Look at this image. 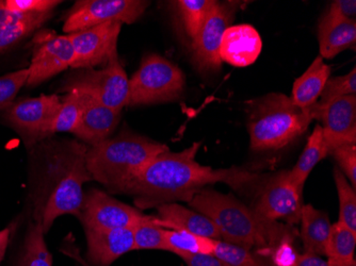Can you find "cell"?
I'll return each mask as SVG.
<instances>
[{
	"label": "cell",
	"instance_id": "obj_1",
	"mask_svg": "<svg viewBox=\"0 0 356 266\" xmlns=\"http://www.w3.org/2000/svg\"><path fill=\"white\" fill-rule=\"evenodd\" d=\"M200 147L199 142L179 153L168 149L159 153L128 182L121 193L133 195L140 209H149L177 201L189 203L207 185L219 182L238 190L257 181V174L245 169L202 165L195 159Z\"/></svg>",
	"mask_w": 356,
	"mask_h": 266
},
{
	"label": "cell",
	"instance_id": "obj_2",
	"mask_svg": "<svg viewBox=\"0 0 356 266\" xmlns=\"http://www.w3.org/2000/svg\"><path fill=\"white\" fill-rule=\"evenodd\" d=\"M87 151L85 144L71 141L58 144L46 153L33 201L35 222L45 235L60 216L79 217L85 199L83 185L92 180Z\"/></svg>",
	"mask_w": 356,
	"mask_h": 266
},
{
	"label": "cell",
	"instance_id": "obj_3",
	"mask_svg": "<svg viewBox=\"0 0 356 266\" xmlns=\"http://www.w3.org/2000/svg\"><path fill=\"white\" fill-rule=\"evenodd\" d=\"M188 205L215 224L222 241L255 249L264 258L284 237L296 233L293 226L261 219L232 194L208 188L195 194Z\"/></svg>",
	"mask_w": 356,
	"mask_h": 266
},
{
	"label": "cell",
	"instance_id": "obj_4",
	"mask_svg": "<svg viewBox=\"0 0 356 266\" xmlns=\"http://www.w3.org/2000/svg\"><path fill=\"white\" fill-rule=\"evenodd\" d=\"M168 149L149 138L123 132L88 148L86 160L92 180L110 192L121 193L144 166Z\"/></svg>",
	"mask_w": 356,
	"mask_h": 266
},
{
	"label": "cell",
	"instance_id": "obj_5",
	"mask_svg": "<svg viewBox=\"0 0 356 266\" xmlns=\"http://www.w3.org/2000/svg\"><path fill=\"white\" fill-rule=\"evenodd\" d=\"M248 105L250 145L256 151L286 147L301 137L315 119L312 107H299L285 94H268Z\"/></svg>",
	"mask_w": 356,
	"mask_h": 266
},
{
	"label": "cell",
	"instance_id": "obj_6",
	"mask_svg": "<svg viewBox=\"0 0 356 266\" xmlns=\"http://www.w3.org/2000/svg\"><path fill=\"white\" fill-rule=\"evenodd\" d=\"M185 75L173 62L161 56H147L129 79L128 107L168 103L181 97Z\"/></svg>",
	"mask_w": 356,
	"mask_h": 266
},
{
	"label": "cell",
	"instance_id": "obj_7",
	"mask_svg": "<svg viewBox=\"0 0 356 266\" xmlns=\"http://www.w3.org/2000/svg\"><path fill=\"white\" fill-rule=\"evenodd\" d=\"M63 91H77L90 96L110 109L122 112L127 106L129 79L120 60L101 69H86L69 78Z\"/></svg>",
	"mask_w": 356,
	"mask_h": 266
},
{
	"label": "cell",
	"instance_id": "obj_8",
	"mask_svg": "<svg viewBox=\"0 0 356 266\" xmlns=\"http://www.w3.org/2000/svg\"><path fill=\"white\" fill-rule=\"evenodd\" d=\"M149 1L143 0H83L67 13L63 30L69 35L109 22L133 24L143 15Z\"/></svg>",
	"mask_w": 356,
	"mask_h": 266
},
{
	"label": "cell",
	"instance_id": "obj_9",
	"mask_svg": "<svg viewBox=\"0 0 356 266\" xmlns=\"http://www.w3.org/2000/svg\"><path fill=\"white\" fill-rule=\"evenodd\" d=\"M302 190L290 179L289 171L280 172L266 182L252 209L261 219L293 227L301 219Z\"/></svg>",
	"mask_w": 356,
	"mask_h": 266
},
{
	"label": "cell",
	"instance_id": "obj_10",
	"mask_svg": "<svg viewBox=\"0 0 356 266\" xmlns=\"http://www.w3.org/2000/svg\"><path fill=\"white\" fill-rule=\"evenodd\" d=\"M61 107L57 95H41L14 101L3 108V117L23 137L27 147L45 139L48 126Z\"/></svg>",
	"mask_w": 356,
	"mask_h": 266
},
{
	"label": "cell",
	"instance_id": "obj_11",
	"mask_svg": "<svg viewBox=\"0 0 356 266\" xmlns=\"http://www.w3.org/2000/svg\"><path fill=\"white\" fill-rule=\"evenodd\" d=\"M123 24L109 22L69 35L75 60L72 69H91L119 59L118 41Z\"/></svg>",
	"mask_w": 356,
	"mask_h": 266
},
{
	"label": "cell",
	"instance_id": "obj_12",
	"mask_svg": "<svg viewBox=\"0 0 356 266\" xmlns=\"http://www.w3.org/2000/svg\"><path fill=\"white\" fill-rule=\"evenodd\" d=\"M75 53L69 35H59L51 30L38 32L33 39V55L28 71L27 87L41 85L49 78L72 67Z\"/></svg>",
	"mask_w": 356,
	"mask_h": 266
},
{
	"label": "cell",
	"instance_id": "obj_13",
	"mask_svg": "<svg viewBox=\"0 0 356 266\" xmlns=\"http://www.w3.org/2000/svg\"><path fill=\"white\" fill-rule=\"evenodd\" d=\"M144 214L101 190L93 189L85 195L78 219L85 229L110 230L134 227Z\"/></svg>",
	"mask_w": 356,
	"mask_h": 266
},
{
	"label": "cell",
	"instance_id": "obj_14",
	"mask_svg": "<svg viewBox=\"0 0 356 266\" xmlns=\"http://www.w3.org/2000/svg\"><path fill=\"white\" fill-rule=\"evenodd\" d=\"M235 10L229 3L216 1L199 35L191 43L192 58L200 71L219 72L222 61L220 58L222 38L231 27Z\"/></svg>",
	"mask_w": 356,
	"mask_h": 266
},
{
	"label": "cell",
	"instance_id": "obj_15",
	"mask_svg": "<svg viewBox=\"0 0 356 266\" xmlns=\"http://www.w3.org/2000/svg\"><path fill=\"white\" fill-rule=\"evenodd\" d=\"M312 109L314 117L323 124L322 133L329 153L338 146L356 144V95L337 98Z\"/></svg>",
	"mask_w": 356,
	"mask_h": 266
},
{
	"label": "cell",
	"instance_id": "obj_16",
	"mask_svg": "<svg viewBox=\"0 0 356 266\" xmlns=\"http://www.w3.org/2000/svg\"><path fill=\"white\" fill-rule=\"evenodd\" d=\"M120 119L121 112L110 109L94 98L81 94V114L73 133L80 141L96 145L109 139Z\"/></svg>",
	"mask_w": 356,
	"mask_h": 266
},
{
	"label": "cell",
	"instance_id": "obj_17",
	"mask_svg": "<svg viewBox=\"0 0 356 266\" xmlns=\"http://www.w3.org/2000/svg\"><path fill=\"white\" fill-rule=\"evenodd\" d=\"M263 41L257 30L248 24L231 26L222 38L220 58L222 62L235 66L247 67L252 65L261 55Z\"/></svg>",
	"mask_w": 356,
	"mask_h": 266
},
{
	"label": "cell",
	"instance_id": "obj_18",
	"mask_svg": "<svg viewBox=\"0 0 356 266\" xmlns=\"http://www.w3.org/2000/svg\"><path fill=\"white\" fill-rule=\"evenodd\" d=\"M88 259L95 266H110L125 253L133 251L134 227L121 229H85Z\"/></svg>",
	"mask_w": 356,
	"mask_h": 266
},
{
	"label": "cell",
	"instance_id": "obj_19",
	"mask_svg": "<svg viewBox=\"0 0 356 266\" xmlns=\"http://www.w3.org/2000/svg\"><path fill=\"white\" fill-rule=\"evenodd\" d=\"M154 221L160 227L177 231L189 232L200 237L221 240L219 230L207 216L184 207L178 203H165L156 208Z\"/></svg>",
	"mask_w": 356,
	"mask_h": 266
},
{
	"label": "cell",
	"instance_id": "obj_20",
	"mask_svg": "<svg viewBox=\"0 0 356 266\" xmlns=\"http://www.w3.org/2000/svg\"><path fill=\"white\" fill-rule=\"evenodd\" d=\"M318 41L322 59H333L346 49H354L356 22L337 19L325 12L318 23Z\"/></svg>",
	"mask_w": 356,
	"mask_h": 266
},
{
	"label": "cell",
	"instance_id": "obj_21",
	"mask_svg": "<svg viewBox=\"0 0 356 266\" xmlns=\"http://www.w3.org/2000/svg\"><path fill=\"white\" fill-rule=\"evenodd\" d=\"M300 224V237L303 243L304 253L327 257L332 230L327 212L316 209L312 205L303 206Z\"/></svg>",
	"mask_w": 356,
	"mask_h": 266
},
{
	"label": "cell",
	"instance_id": "obj_22",
	"mask_svg": "<svg viewBox=\"0 0 356 266\" xmlns=\"http://www.w3.org/2000/svg\"><path fill=\"white\" fill-rule=\"evenodd\" d=\"M332 67L318 56L305 73L296 80L291 99L301 108H311L317 103L322 90L330 79Z\"/></svg>",
	"mask_w": 356,
	"mask_h": 266
},
{
	"label": "cell",
	"instance_id": "obj_23",
	"mask_svg": "<svg viewBox=\"0 0 356 266\" xmlns=\"http://www.w3.org/2000/svg\"><path fill=\"white\" fill-rule=\"evenodd\" d=\"M329 155L321 126L317 125L311 137L307 140L303 153L300 156L296 165L289 171L290 179L298 187L303 189L304 183L309 178L315 166Z\"/></svg>",
	"mask_w": 356,
	"mask_h": 266
},
{
	"label": "cell",
	"instance_id": "obj_24",
	"mask_svg": "<svg viewBox=\"0 0 356 266\" xmlns=\"http://www.w3.org/2000/svg\"><path fill=\"white\" fill-rule=\"evenodd\" d=\"M44 235L40 224L35 222L29 226L17 266H53V257Z\"/></svg>",
	"mask_w": 356,
	"mask_h": 266
},
{
	"label": "cell",
	"instance_id": "obj_25",
	"mask_svg": "<svg viewBox=\"0 0 356 266\" xmlns=\"http://www.w3.org/2000/svg\"><path fill=\"white\" fill-rule=\"evenodd\" d=\"M356 232L341 223L332 225L327 244V258L330 266L341 265L355 259Z\"/></svg>",
	"mask_w": 356,
	"mask_h": 266
},
{
	"label": "cell",
	"instance_id": "obj_26",
	"mask_svg": "<svg viewBox=\"0 0 356 266\" xmlns=\"http://www.w3.org/2000/svg\"><path fill=\"white\" fill-rule=\"evenodd\" d=\"M216 1L213 0H179L176 1L178 16L186 35L192 42L201 31Z\"/></svg>",
	"mask_w": 356,
	"mask_h": 266
},
{
	"label": "cell",
	"instance_id": "obj_27",
	"mask_svg": "<svg viewBox=\"0 0 356 266\" xmlns=\"http://www.w3.org/2000/svg\"><path fill=\"white\" fill-rule=\"evenodd\" d=\"M168 251L176 253L179 257L188 255L207 253L213 255L216 240L177 230L165 229Z\"/></svg>",
	"mask_w": 356,
	"mask_h": 266
},
{
	"label": "cell",
	"instance_id": "obj_28",
	"mask_svg": "<svg viewBox=\"0 0 356 266\" xmlns=\"http://www.w3.org/2000/svg\"><path fill=\"white\" fill-rule=\"evenodd\" d=\"M133 251H168L165 229L154 221V215H144L134 226Z\"/></svg>",
	"mask_w": 356,
	"mask_h": 266
},
{
	"label": "cell",
	"instance_id": "obj_29",
	"mask_svg": "<svg viewBox=\"0 0 356 266\" xmlns=\"http://www.w3.org/2000/svg\"><path fill=\"white\" fill-rule=\"evenodd\" d=\"M81 114V94L77 91H69L61 101V107L48 126L46 138L59 132H71L77 127Z\"/></svg>",
	"mask_w": 356,
	"mask_h": 266
},
{
	"label": "cell",
	"instance_id": "obj_30",
	"mask_svg": "<svg viewBox=\"0 0 356 266\" xmlns=\"http://www.w3.org/2000/svg\"><path fill=\"white\" fill-rule=\"evenodd\" d=\"M213 255L231 266H270L268 260L255 251L222 240H216Z\"/></svg>",
	"mask_w": 356,
	"mask_h": 266
},
{
	"label": "cell",
	"instance_id": "obj_31",
	"mask_svg": "<svg viewBox=\"0 0 356 266\" xmlns=\"http://www.w3.org/2000/svg\"><path fill=\"white\" fill-rule=\"evenodd\" d=\"M334 180L339 199V221L352 231L356 232V192L341 169H334Z\"/></svg>",
	"mask_w": 356,
	"mask_h": 266
},
{
	"label": "cell",
	"instance_id": "obj_32",
	"mask_svg": "<svg viewBox=\"0 0 356 266\" xmlns=\"http://www.w3.org/2000/svg\"><path fill=\"white\" fill-rule=\"evenodd\" d=\"M53 13L41 14L29 21L14 24H0V53L19 43L32 32L41 28Z\"/></svg>",
	"mask_w": 356,
	"mask_h": 266
},
{
	"label": "cell",
	"instance_id": "obj_33",
	"mask_svg": "<svg viewBox=\"0 0 356 266\" xmlns=\"http://www.w3.org/2000/svg\"><path fill=\"white\" fill-rule=\"evenodd\" d=\"M356 95V69L354 66L351 72L339 77L330 78L322 90L321 95L314 108L323 107L330 101L346 96Z\"/></svg>",
	"mask_w": 356,
	"mask_h": 266
},
{
	"label": "cell",
	"instance_id": "obj_34",
	"mask_svg": "<svg viewBox=\"0 0 356 266\" xmlns=\"http://www.w3.org/2000/svg\"><path fill=\"white\" fill-rule=\"evenodd\" d=\"M28 77V69H19L0 77V109L14 103L22 88L27 83Z\"/></svg>",
	"mask_w": 356,
	"mask_h": 266
},
{
	"label": "cell",
	"instance_id": "obj_35",
	"mask_svg": "<svg viewBox=\"0 0 356 266\" xmlns=\"http://www.w3.org/2000/svg\"><path fill=\"white\" fill-rule=\"evenodd\" d=\"M295 233L284 237L268 253L270 266H297L300 253L293 246Z\"/></svg>",
	"mask_w": 356,
	"mask_h": 266
},
{
	"label": "cell",
	"instance_id": "obj_36",
	"mask_svg": "<svg viewBox=\"0 0 356 266\" xmlns=\"http://www.w3.org/2000/svg\"><path fill=\"white\" fill-rule=\"evenodd\" d=\"M346 176L350 185L356 190V144H345L330 151Z\"/></svg>",
	"mask_w": 356,
	"mask_h": 266
},
{
	"label": "cell",
	"instance_id": "obj_37",
	"mask_svg": "<svg viewBox=\"0 0 356 266\" xmlns=\"http://www.w3.org/2000/svg\"><path fill=\"white\" fill-rule=\"evenodd\" d=\"M1 3L10 11L19 13L45 14L53 13L54 9L59 5L58 0H1Z\"/></svg>",
	"mask_w": 356,
	"mask_h": 266
},
{
	"label": "cell",
	"instance_id": "obj_38",
	"mask_svg": "<svg viewBox=\"0 0 356 266\" xmlns=\"http://www.w3.org/2000/svg\"><path fill=\"white\" fill-rule=\"evenodd\" d=\"M327 13L337 19L356 22L355 0H335L330 6Z\"/></svg>",
	"mask_w": 356,
	"mask_h": 266
},
{
	"label": "cell",
	"instance_id": "obj_39",
	"mask_svg": "<svg viewBox=\"0 0 356 266\" xmlns=\"http://www.w3.org/2000/svg\"><path fill=\"white\" fill-rule=\"evenodd\" d=\"M181 258L187 266H231L216 257L215 255H207V253L183 256Z\"/></svg>",
	"mask_w": 356,
	"mask_h": 266
},
{
	"label": "cell",
	"instance_id": "obj_40",
	"mask_svg": "<svg viewBox=\"0 0 356 266\" xmlns=\"http://www.w3.org/2000/svg\"><path fill=\"white\" fill-rule=\"evenodd\" d=\"M297 266H330L327 260L323 259L321 256L313 253H304L299 256Z\"/></svg>",
	"mask_w": 356,
	"mask_h": 266
},
{
	"label": "cell",
	"instance_id": "obj_41",
	"mask_svg": "<svg viewBox=\"0 0 356 266\" xmlns=\"http://www.w3.org/2000/svg\"><path fill=\"white\" fill-rule=\"evenodd\" d=\"M11 228L8 227L5 229L0 230V263L3 262L7 253L8 246L10 243V238H11Z\"/></svg>",
	"mask_w": 356,
	"mask_h": 266
},
{
	"label": "cell",
	"instance_id": "obj_42",
	"mask_svg": "<svg viewBox=\"0 0 356 266\" xmlns=\"http://www.w3.org/2000/svg\"><path fill=\"white\" fill-rule=\"evenodd\" d=\"M337 266H356V261L355 259L352 260V261L348 262V263L341 264V265H337Z\"/></svg>",
	"mask_w": 356,
	"mask_h": 266
}]
</instances>
